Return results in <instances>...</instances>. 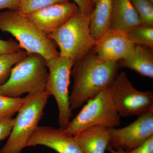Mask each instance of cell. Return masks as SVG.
I'll list each match as a JSON object with an SVG mask.
<instances>
[{
	"label": "cell",
	"mask_w": 153,
	"mask_h": 153,
	"mask_svg": "<svg viewBox=\"0 0 153 153\" xmlns=\"http://www.w3.org/2000/svg\"><path fill=\"white\" fill-rule=\"evenodd\" d=\"M113 0H97L90 16V30L95 41L111 27Z\"/></svg>",
	"instance_id": "2e32d148"
},
{
	"label": "cell",
	"mask_w": 153,
	"mask_h": 153,
	"mask_svg": "<svg viewBox=\"0 0 153 153\" xmlns=\"http://www.w3.org/2000/svg\"><path fill=\"white\" fill-rule=\"evenodd\" d=\"M143 25L153 26V3L149 0H131Z\"/></svg>",
	"instance_id": "ffe728a7"
},
{
	"label": "cell",
	"mask_w": 153,
	"mask_h": 153,
	"mask_svg": "<svg viewBox=\"0 0 153 153\" xmlns=\"http://www.w3.org/2000/svg\"><path fill=\"white\" fill-rule=\"evenodd\" d=\"M69 1H72L76 4L78 7V10L82 13L85 14L87 16H90L92 13L94 5L91 0H64Z\"/></svg>",
	"instance_id": "cb8c5ba5"
},
{
	"label": "cell",
	"mask_w": 153,
	"mask_h": 153,
	"mask_svg": "<svg viewBox=\"0 0 153 153\" xmlns=\"http://www.w3.org/2000/svg\"><path fill=\"white\" fill-rule=\"evenodd\" d=\"M43 146L58 153H83L74 136L66 129L38 126L30 138L27 147Z\"/></svg>",
	"instance_id": "8fae6325"
},
{
	"label": "cell",
	"mask_w": 153,
	"mask_h": 153,
	"mask_svg": "<svg viewBox=\"0 0 153 153\" xmlns=\"http://www.w3.org/2000/svg\"><path fill=\"white\" fill-rule=\"evenodd\" d=\"M106 150L111 153H127L126 152L123 150H115L111 148L109 145L108 146Z\"/></svg>",
	"instance_id": "4316f807"
},
{
	"label": "cell",
	"mask_w": 153,
	"mask_h": 153,
	"mask_svg": "<svg viewBox=\"0 0 153 153\" xmlns=\"http://www.w3.org/2000/svg\"><path fill=\"white\" fill-rule=\"evenodd\" d=\"M119 68L132 69L141 76L153 78L152 49L136 45L131 53L117 62Z\"/></svg>",
	"instance_id": "5bb4252c"
},
{
	"label": "cell",
	"mask_w": 153,
	"mask_h": 153,
	"mask_svg": "<svg viewBox=\"0 0 153 153\" xmlns=\"http://www.w3.org/2000/svg\"><path fill=\"white\" fill-rule=\"evenodd\" d=\"M83 153H105L109 143V129L97 126L74 136Z\"/></svg>",
	"instance_id": "4fadbf2b"
},
{
	"label": "cell",
	"mask_w": 153,
	"mask_h": 153,
	"mask_svg": "<svg viewBox=\"0 0 153 153\" xmlns=\"http://www.w3.org/2000/svg\"><path fill=\"white\" fill-rule=\"evenodd\" d=\"M27 53L25 51L0 55V85L7 80L11 70L17 63L25 57Z\"/></svg>",
	"instance_id": "ac0fdd59"
},
{
	"label": "cell",
	"mask_w": 153,
	"mask_h": 153,
	"mask_svg": "<svg viewBox=\"0 0 153 153\" xmlns=\"http://www.w3.org/2000/svg\"><path fill=\"white\" fill-rule=\"evenodd\" d=\"M0 30L10 34L27 54L35 53L48 60L60 56L57 45L27 16L17 10L0 13Z\"/></svg>",
	"instance_id": "7a4b0ae2"
},
{
	"label": "cell",
	"mask_w": 153,
	"mask_h": 153,
	"mask_svg": "<svg viewBox=\"0 0 153 153\" xmlns=\"http://www.w3.org/2000/svg\"><path fill=\"white\" fill-rule=\"evenodd\" d=\"M97 0H91V1H92V3H93V4H94V5H95V4H96V3L97 2Z\"/></svg>",
	"instance_id": "83f0119b"
},
{
	"label": "cell",
	"mask_w": 153,
	"mask_h": 153,
	"mask_svg": "<svg viewBox=\"0 0 153 153\" xmlns=\"http://www.w3.org/2000/svg\"><path fill=\"white\" fill-rule=\"evenodd\" d=\"M136 120L122 128L109 129V145L115 150L130 152L153 135V110L140 115Z\"/></svg>",
	"instance_id": "9c48e42d"
},
{
	"label": "cell",
	"mask_w": 153,
	"mask_h": 153,
	"mask_svg": "<svg viewBox=\"0 0 153 153\" xmlns=\"http://www.w3.org/2000/svg\"><path fill=\"white\" fill-rule=\"evenodd\" d=\"M23 51L19 43L10 39L7 41L0 39V55L11 54Z\"/></svg>",
	"instance_id": "7402d4cb"
},
{
	"label": "cell",
	"mask_w": 153,
	"mask_h": 153,
	"mask_svg": "<svg viewBox=\"0 0 153 153\" xmlns=\"http://www.w3.org/2000/svg\"><path fill=\"white\" fill-rule=\"evenodd\" d=\"M25 100V97H10L0 94V119L12 117L19 112Z\"/></svg>",
	"instance_id": "d6986e66"
},
{
	"label": "cell",
	"mask_w": 153,
	"mask_h": 153,
	"mask_svg": "<svg viewBox=\"0 0 153 153\" xmlns=\"http://www.w3.org/2000/svg\"><path fill=\"white\" fill-rule=\"evenodd\" d=\"M120 116H137L153 110V93L137 90L126 73L121 72L108 86Z\"/></svg>",
	"instance_id": "ba28073f"
},
{
	"label": "cell",
	"mask_w": 153,
	"mask_h": 153,
	"mask_svg": "<svg viewBox=\"0 0 153 153\" xmlns=\"http://www.w3.org/2000/svg\"><path fill=\"white\" fill-rule=\"evenodd\" d=\"M78 10L75 3L65 1L50 5L26 15L48 35L64 25Z\"/></svg>",
	"instance_id": "7c38bea8"
},
{
	"label": "cell",
	"mask_w": 153,
	"mask_h": 153,
	"mask_svg": "<svg viewBox=\"0 0 153 153\" xmlns=\"http://www.w3.org/2000/svg\"><path fill=\"white\" fill-rule=\"evenodd\" d=\"M15 119H0V141L8 137L13 126Z\"/></svg>",
	"instance_id": "603a6c76"
},
{
	"label": "cell",
	"mask_w": 153,
	"mask_h": 153,
	"mask_svg": "<svg viewBox=\"0 0 153 153\" xmlns=\"http://www.w3.org/2000/svg\"><path fill=\"white\" fill-rule=\"evenodd\" d=\"M67 1L64 0H19L17 10L27 15L56 3Z\"/></svg>",
	"instance_id": "44dd1931"
},
{
	"label": "cell",
	"mask_w": 153,
	"mask_h": 153,
	"mask_svg": "<svg viewBox=\"0 0 153 153\" xmlns=\"http://www.w3.org/2000/svg\"><path fill=\"white\" fill-rule=\"evenodd\" d=\"M136 45L126 31L111 27L95 41L93 50L100 60L117 63L131 53Z\"/></svg>",
	"instance_id": "30bf717a"
},
{
	"label": "cell",
	"mask_w": 153,
	"mask_h": 153,
	"mask_svg": "<svg viewBox=\"0 0 153 153\" xmlns=\"http://www.w3.org/2000/svg\"><path fill=\"white\" fill-rule=\"evenodd\" d=\"M48 75L47 60L39 54H27L13 67L7 80L0 85V94L19 97L25 93L45 91Z\"/></svg>",
	"instance_id": "3957f363"
},
{
	"label": "cell",
	"mask_w": 153,
	"mask_h": 153,
	"mask_svg": "<svg viewBox=\"0 0 153 153\" xmlns=\"http://www.w3.org/2000/svg\"><path fill=\"white\" fill-rule=\"evenodd\" d=\"M149 1L153 3V0H149Z\"/></svg>",
	"instance_id": "f1b7e54d"
},
{
	"label": "cell",
	"mask_w": 153,
	"mask_h": 153,
	"mask_svg": "<svg viewBox=\"0 0 153 153\" xmlns=\"http://www.w3.org/2000/svg\"><path fill=\"white\" fill-rule=\"evenodd\" d=\"M141 25L131 0H113L111 27L126 32Z\"/></svg>",
	"instance_id": "9a60e30c"
},
{
	"label": "cell",
	"mask_w": 153,
	"mask_h": 153,
	"mask_svg": "<svg viewBox=\"0 0 153 153\" xmlns=\"http://www.w3.org/2000/svg\"><path fill=\"white\" fill-rule=\"evenodd\" d=\"M19 5V0H0V10L7 9L17 10Z\"/></svg>",
	"instance_id": "484cf974"
},
{
	"label": "cell",
	"mask_w": 153,
	"mask_h": 153,
	"mask_svg": "<svg viewBox=\"0 0 153 153\" xmlns=\"http://www.w3.org/2000/svg\"><path fill=\"white\" fill-rule=\"evenodd\" d=\"M90 16L78 10L64 25L47 35L60 49V56L74 63L93 49L95 41L90 30Z\"/></svg>",
	"instance_id": "277c9868"
},
{
	"label": "cell",
	"mask_w": 153,
	"mask_h": 153,
	"mask_svg": "<svg viewBox=\"0 0 153 153\" xmlns=\"http://www.w3.org/2000/svg\"><path fill=\"white\" fill-rule=\"evenodd\" d=\"M127 153H153V135L139 146Z\"/></svg>",
	"instance_id": "d4e9b609"
},
{
	"label": "cell",
	"mask_w": 153,
	"mask_h": 153,
	"mask_svg": "<svg viewBox=\"0 0 153 153\" xmlns=\"http://www.w3.org/2000/svg\"><path fill=\"white\" fill-rule=\"evenodd\" d=\"M119 68L116 63L100 60L93 49L83 58L75 62L71 73L74 78L69 95L71 111L108 87L117 76Z\"/></svg>",
	"instance_id": "6da1fadb"
},
{
	"label": "cell",
	"mask_w": 153,
	"mask_h": 153,
	"mask_svg": "<svg viewBox=\"0 0 153 153\" xmlns=\"http://www.w3.org/2000/svg\"><path fill=\"white\" fill-rule=\"evenodd\" d=\"M50 96L46 91L29 94L15 118L7 141L0 153H21L38 126Z\"/></svg>",
	"instance_id": "5b68a950"
},
{
	"label": "cell",
	"mask_w": 153,
	"mask_h": 153,
	"mask_svg": "<svg viewBox=\"0 0 153 153\" xmlns=\"http://www.w3.org/2000/svg\"><path fill=\"white\" fill-rule=\"evenodd\" d=\"M86 102L87 103L65 129L69 133L74 136L94 126L111 128L120 125V117L115 107L108 87Z\"/></svg>",
	"instance_id": "8992f818"
},
{
	"label": "cell",
	"mask_w": 153,
	"mask_h": 153,
	"mask_svg": "<svg viewBox=\"0 0 153 153\" xmlns=\"http://www.w3.org/2000/svg\"><path fill=\"white\" fill-rule=\"evenodd\" d=\"M130 40L136 45L153 49V26L141 25L126 31Z\"/></svg>",
	"instance_id": "e0dca14e"
},
{
	"label": "cell",
	"mask_w": 153,
	"mask_h": 153,
	"mask_svg": "<svg viewBox=\"0 0 153 153\" xmlns=\"http://www.w3.org/2000/svg\"><path fill=\"white\" fill-rule=\"evenodd\" d=\"M74 63L71 59L60 56L47 60L49 72L45 91L55 97L59 111L58 123L60 128L64 129L68 126L72 116L68 87Z\"/></svg>",
	"instance_id": "52a82bcc"
}]
</instances>
